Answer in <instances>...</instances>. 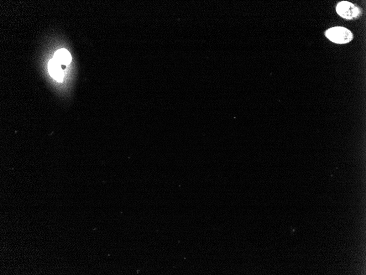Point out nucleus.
<instances>
[{"instance_id":"1","label":"nucleus","mask_w":366,"mask_h":275,"mask_svg":"<svg viewBox=\"0 0 366 275\" xmlns=\"http://www.w3.org/2000/svg\"><path fill=\"white\" fill-rule=\"evenodd\" d=\"M326 37L332 42L337 44H346L353 39L351 31L342 27L329 28L325 32Z\"/></svg>"},{"instance_id":"2","label":"nucleus","mask_w":366,"mask_h":275,"mask_svg":"<svg viewBox=\"0 0 366 275\" xmlns=\"http://www.w3.org/2000/svg\"><path fill=\"white\" fill-rule=\"evenodd\" d=\"M336 11L340 16L348 20L357 18L362 13L359 7L348 1L339 2L337 5Z\"/></svg>"},{"instance_id":"3","label":"nucleus","mask_w":366,"mask_h":275,"mask_svg":"<svg viewBox=\"0 0 366 275\" xmlns=\"http://www.w3.org/2000/svg\"><path fill=\"white\" fill-rule=\"evenodd\" d=\"M66 69V66L61 65L55 59L50 60L49 64V70L52 77L58 81L62 82L64 77V70Z\"/></svg>"},{"instance_id":"4","label":"nucleus","mask_w":366,"mask_h":275,"mask_svg":"<svg viewBox=\"0 0 366 275\" xmlns=\"http://www.w3.org/2000/svg\"><path fill=\"white\" fill-rule=\"evenodd\" d=\"M54 59L61 65L67 66L70 64L71 57L67 50L61 49L57 51L54 56Z\"/></svg>"}]
</instances>
